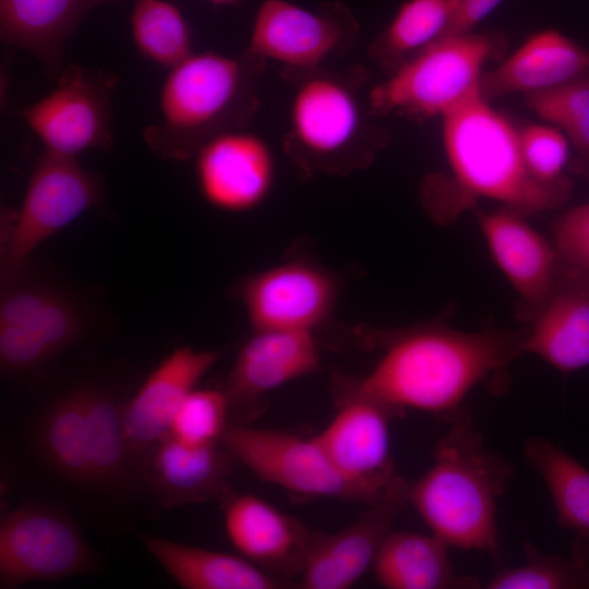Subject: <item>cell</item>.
I'll use <instances>...</instances> for the list:
<instances>
[{
    "instance_id": "5bb4252c",
    "label": "cell",
    "mask_w": 589,
    "mask_h": 589,
    "mask_svg": "<svg viewBox=\"0 0 589 589\" xmlns=\"http://www.w3.org/2000/svg\"><path fill=\"white\" fill-rule=\"evenodd\" d=\"M358 31L348 8L323 3L310 11L286 0H264L248 51L302 70H313Z\"/></svg>"
},
{
    "instance_id": "ffe728a7",
    "label": "cell",
    "mask_w": 589,
    "mask_h": 589,
    "mask_svg": "<svg viewBox=\"0 0 589 589\" xmlns=\"http://www.w3.org/2000/svg\"><path fill=\"white\" fill-rule=\"evenodd\" d=\"M218 359L217 351L181 347L160 362L123 406L130 450L158 444L169 434L177 410Z\"/></svg>"
},
{
    "instance_id": "4fadbf2b",
    "label": "cell",
    "mask_w": 589,
    "mask_h": 589,
    "mask_svg": "<svg viewBox=\"0 0 589 589\" xmlns=\"http://www.w3.org/2000/svg\"><path fill=\"white\" fill-rule=\"evenodd\" d=\"M410 490L406 479L395 476L352 524L335 533L313 532L300 587L350 588L373 565L393 522L410 503Z\"/></svg>"
},
{
    "instance_id": "f546056e",
    "label": "cell",
    "mask_w": 589,
    "mask_h": 589,
    "mask_svg": "<svg viewBox=\"0 0 589 589\" xmlns=\"http://www.w3.org/2000/svg\"><path fill=\"white\" fill-rule=\"evenodd\" d=\"M134 45L146 60L172 69L192 52L190 26L181 11L165 0H134Z\"/></svg>"
},
{
    "instance_id": "4316f807",
    "label": "cell",
    "mask_w": 589,
    "mask_h": 589,
    "mask_svg": "<svg viewBox=\"0 0 589 589\" xmlns=\"http://www.w3.org/2000/svg\"><path fill=\"white\" fill-rule=\"evenodd\" d=\"M552 495L557 522L589 545V470L543 437H531L524 449Z\"/></svg>"
},
{
    "instance_id": "2e32d148",
    "label": "cell",
    "mask_w": 589,
    "mask_h": 589,
    "mask_svg": "<svg viewBox=\"0 0 589 589\" xmlns=\"http://www.w3.org/2000/svg\"><path fill=\"white\" fill-rule=\"evenodd\" d=\"M334 399L337 412L314 438L338 471L375 500L396 476L389 422L400 413L360 396Z\"/></svg>"
},
{
    "instance_id": "1f68e13d",
    "label": "cell",
    "mask_w": 589,
    "mask_h": 589,
    "mask_svg": "<svg viewBox=\"0 0 589 589\" xmlns=\"http://www.w3.org/2000/svg\"><path fill=\"white\" fill-rule=\"evenodd\" d=\"M459 0H407L377 40L380 58L396 60L422 50L447 31Z\"/></svg>"
},
{
    "instance_id": "e575fe53",
    "label": "cell",
    "mask_w": 589,
    "mask_h": 589,
    "mask_svg": "<svg viewBox=\"0 0 589 589\" xmlns=\"http://www.w3.org/2000/svg\"><path fill=\"white\" fill-rule=\"evenodd\" d=\"M525 161L531 175L543 183L565 179L563 169L568 158V143L554 128L530 124L519 131Z\"/></svg>"
},
{
    "instance_id": "30bf717a",
    "label": "cell",
    "mask_w": 589,
    "mask_h": 589,
    "mask_svg": "<svg viewBox=\"0 0 589 589\" xmlns=\"http://www.w3.org/2000/svg\"><path fill=\"white\" fill-rule=\"evenodd\" d=\"M341 287L316 261L292 257L242 278L236 288L255 330L311 332L327 322Z\"/></svg>"
},
{
    "instance_id": "44dd1931",
    "label": "cell",
    "mask_w": 589,
    "mask_h": 589,
    "mask_svg": "<svg viewBox=\"0 0 589 589\" xmlns=\"http://www.w3.org/2000/svg\"><path fill=\"white\" fill-rule=\"evenodd\" d=\"M561 268L551 296L530 322L525 353L572 372L589 365V275Z\"/></svg>"
},
{
    "instance_id": "e0dca14e",
    "label": "cell",
    "mask_w": 589,
    "mask_h": 589,
    "mask_svg": "<svg viewBox=\"0 0 589 589\" xmlns=\"http://www.w3.org/2000/svg\"><path fill=\"white\" fill-rule=\"evenodd\" d=\"M200 192L213 207L244 213L259 207L275 181V160L267 143L238 130L207 141L194 155Z\"/></svg>"
},
{
    "instance_id": "9c48e42d",
    "label": "cell",
    "mask_w": 589,
    "mask_h": 589,
    "mask_svg": "<svg viewBox=\"0 0 589 589\" xmlns=\"http://www.w3.org/2000/svg\"><path fill=\"white\" fill-rule=\"evenodd\" d=\"M117 83L103 70L69 64L50 93L15 115L49 153L75 158L87 149L108 152L113 146L111 95Z\"/></svg>"
},
{
    "instance_id": "277c9868",
    "label": "cell",
    "mask_w": 589,
    "mask_h": 589,
    "mask_svg": "<svg viewBox=\"0 0 589 589\" xmlns=\"http://www.w3.org/2000/svg\"><path fill=\"white\" fill-rule=\"evenodd\" d=\"M443 140L455 178L469 194L524 215L556 208L572 193L568 178L543 183L531 175L519 131L481 94L443 116Z\"/></svg>"
},
{
    "instance_id": "ba28073f",
    "label": "cell",
    "mask_w": 589,
    "mask_h": 589,
    "mask_svg": "<svg viewBox=\"0 0 589 589\" xmlns=\"http://www.w3.org/2000/svg\"><path fill=\"white\" fill-rule=\"evenodd\" d=\"M220 445L255 476L301 498L374 500L346 479L314 436L228 423Z\"/></svg>"
},
{
    "instance_id": "3957f363",
    "label": "cell",
    "mask_w": 589,
    "mask_h": 589,
    "mask_svg": "<svg viewBox=\"0 0 589 589\" xmlns=\"http://www.w3.org/2000/svg\"><path fill=\"white\" fill-rule=\"evenodd\" d=\"M256 56L192 53L173 67L159 98L161 122L144 130L149 149L164 159L187 160L212 137L245 123L252 110Z\"/></svg>"
},
{
    "instance_id": "7402d4cb",
    "label": "cell",
    "mask_w": 589,
    "mask_h": 589,
    "mask_svg": "<svg viewBox=\"0 0 589 589\" xmlns=\"http://www.w3.org/2000/svg\"><path fill=\"white\" fill-rule=\"evenodd\" d=\"M589 71V48L546 29L531 36L493 71L483 73L485 100L514 93H536L564 85Z\"/></svg>"
},
{
    "instance_id": "d6986e66",
    "label": "cell",
    "mask_w": 589,
    "mask_h": 589,
    "mask_svg": "<svg viewBox=\"0 0 589 589\" xmlns=\"http://www.w3.org/2000/svg\"><path fill=\"white\" fill-rule=\"evenodd\" d=\"M223 504L227 534L248 561L289 584L301 576L313 533L306 526L252 494L232 493Z\"/></svg>"
},
{
    "instance_id": "52a82bcc",
    "label": "cell",
    "mask_w": 589,
    "mask_h": 589,
    "mask_svg": "<svg viewBox=\"0 0 589 589\" xmlns=\"http://www.w3.org/2000/svg\"><path fill=\"white\" fill-rule=\"evenodd\" d=\"M84 315L62 289L26 269L1 281L0 364L5 372L38 366L79 340Z\"/></svg>"
},
{
    "instance_id": "7c38bea8",
    "label": "cell",
    "mask_w": 589,
    "mask_h": 589,
    "mask_svg": "<svg viewBox=\"0 0 589 589\" xmlns=\"http://www.w3.org/2000/svg\"><path fill=\"white\" fill-rule=\"evenodd\" d=\"M362 124L358 100L345 83L313 76L300 85L292 99V157L309 173L360 167L354 151Z\"/></svg>"
},
{
    "instance_id": "836d02e7",
    "label": "cell",
    "mask_w": 589,
    "mask_h": 589,
    "mask_svg": "<svg viewBox=\"0 0 589 589\" xmlns=\"http://www.w3.org/2000/svg\"><path fill=\"white\" fill-rule=\"evenodd\" d=\"M227 395L221 389H193L177 410L169 434L194 446L217 444L228 424Z\"/></svg>"
},
{
    "instance_id": "8d00e7d4",
    "label": "cell",
    "mask_w": 589,
    "mask_h": 589,
    "mask_svg": "<svg viewBox=\"0 0 589 589\" xmlns=\"http://www.w3.org/2000/svg\"><path fill=\"white\" fill-rule=\"evenodd\" d=\"M501 2L502 0H459L454 17L443 36L470 33Z\"/></svg>"
},
{
    "instance_id": "f1b7e54d",
    "label": "cell",
    "mask_w": 589,
    "mask_h": 589,
    "mask_svg": "<svg viewBox=\"0 0 589 589\" xmlns=\"http://www.w3.org/2000/svg\"><path fill=\"white\" fill-rule=\"evenodd\" d=\"M85 393L94 484L118 486L125 478L130 450L123 406L108 392L85 388Z\"/></svg>"
},
{
    "instance_id": "8fae6325",
    "label": "cell",
    "mask_w": 589,
    "mask_h": 589,
    "mask_svg": "<svg viewBox=\"0 0 589 589\" xmlns=\"http://www.w3.org/2000/svg\"><path fill=\"white\" fill-rule=\"evenodd\" d=\"M95 563L77 527L55 508L24 505L1 519L2 588L84 574L91 572Z\"/></svg>"
},
{
    "instance_id": "5b68a950",
    "label": "cell",
    "mask_w": 589,
    "mask_h": 589,
    "mask_svg": "<svg viewBox=\"0 0 589 589\" xmlns=\"http://www.w3.org/2000/svg\"><path fill=\"white\" fill-rule=\"evenodd\" d=\"M494 47L488 35L443 36L374 87L371 108L378 113L443 117L480 94L482 67Z\"/></svg>"
},
{
    "instance_id": "7a4b0ae2",
    "label": "cell",
    "mask_w": 589,
    "mask_h": 589,
    "mask_svg": "<svg viewBox=\"0 0 589 589\" xmlns=\"http://www.w3.org/2000/svg\"><path fill=\"white\" fill-rule=\"evenodd\" d=\"M446 418L450 428L436 444L431 469L411 484L410 503L448 546L498 558L496 501L514 466L484 445L461 409Z\"/></svg>"
},
{
    "instance_id": "6da1fadb",
    "label": "cell",
    "mask_w": 589,
    "mask_h": 589,
    "mask_svg": "<svg viewBox=\"0 0 589 589\" xmlns=\"http://www.w3.org/2000/svg\"><path fill=\"white\" fill-rule=\"evenodd\" d=\"M527 333L461 332L443 323L358 330L363 346L382 356L361 377L336 376L334 398L360 396L399 413L414 409L448 417L477 384L525 353Z\"/></svg>"
},
{
    "instance_id": "d4e9b609",
    "label": "cell",
    "mask_w": 589,
    "mask_h": 589,
    "mask_svg": "<svg viewBox=\"0 0 589 589\" xmlns=\"http://www.w3.org/2000/svg\"><path fill=\"white\" fill-rule=\"evenodd\" d=\"M447 548L434 534L390 531L372 565L375 577L388 589L478 588L476 578L455 572Z\"/></svg>"
},
{
    "instance_id": "603a6c76",
    "label": "cell",
    "mask_w": 589,
    "mask_h": 589,
    "mask_svg": "<svg viewBox=\"0 0 589 589\" xmlns=\"http://www.w3.org/2000/svg\"><path fill=\"white\" fill-rule=\"evenodd\" d=\"M235 458L220 443L194 446L170 434L155 449L152 470L154 484L164 506L221 503L232 494L228 477Z\"/></svg>"
},
{
    "instance_id": "cb8c5ba5",
    "label": "cell",
    "mask_w": 589,
    "mask_h": 589,
    "mask_svg": "<svg viewBox=\"0 0 589 589\" xmlns=\"http://www.w3.org/2000/svg\"><path fill=\"white\" fill-rule=\"evenodd\" d=\"M118 0H0L1 40L36 57L50 75L62 69L64 44L94 8Z\"/></svg>"
},
{
    "instance_id": "9a60e30c",
    "label": "cell",
    "mask_w": 589,
    "mask_h": 589,
    "mask_svg": "<svg viewBox=\"0 0 589 589\" xmlns=\"http://www.w3.org/2000/svg\"><path fill=\"white\" fill-rule=\"evenodd\" d=\"M320 364L315 333L253 332L240 348L223 387L230 412L248 421L260 416L268 394L318 371Z\"/></svg>"
},
{
    "instance_id": "74e56055",
    "label": "cell",
    "mask_w": 589,
    "mask_h": 589,
    "mask_svg": "<svg viewBox=\"0 0 589 589\" xmlns=\"http://www.w3.org/2000/svg\"><path fill=\"white\" fill-rule=\"evenodd\" d=\"M213 5H237L240 4L243 0H207Z\"/></svg>"
},
{
    "instance_id": "d590c367",
    "label": "cell",
    "mask_w": 589,
    "mask_h": 589,
    "mask_svg": "<svg viewBox=\"0 0 589 589\" xmlns=\"http://www.w3.org/2000/svg\"><path fill=\"white\" fill-rule=\"evenodd\" d=\"M553 236L561 263L589 275V202L560 217Z\"/></svg>"
},
{
    "instance_id": "8992f818",
    "label": "cell",
    "mask_w": 589,
    "mask_h": 589,
    "mask_svg": "<svg viewBox=\"0 0 589 589\" xmlns=\"http://www.w3.org/2000/svg\"><path fill=\"white\" fill-rule=\"evenodd\" d=\"M104 196L100 178L76 158L45 152L36 160L19 212L5 214L1 281L26 269L31 254Z\"/></svg>"
},
{
    "instance_id": "83f0119b",
    "label": "cell",
    "mask_w": 589,
    "mask_h": 589,
    "mask_svg": "<svg viewBox=\"0 0 589 589\" xmlns=\"http://www.w3.org/2000/svg\"><path fill=\"white\" fill-rule=\"evenodd\" d=\"M40 442L50 464L64 477L94 484L85 388L71 392L52 405L41 423Z\"/></svg>"
},
{
    "instance_id": "d6a6232c",
    "label": "cell",
    "mask_w": 589,
    "mask_h": 589,
    "mask_svg": "<svg viewBox=\"0 0 589 589\" xmlns=\"http://www.w3.org/2000/svg\"><path fill=\"white\" fill-rule=\"evenodd\" d=\"M529 108L562 128L589 172V71L554 88L526 95Z\"/></svg>"
},
{
    "instance_id": "ac0fdd59",
    "label": "cell",
    "mask_w": 589,
    "mask_h": 589,
    "mask_svg": "<svg viewBox=\"0 0 589 589\" xmlns=\"http://www.w3.org/2000/svg\"><path fill=\"white\" fill-rule=\"evenodd\" d=\"M476 213L495 263L518 294L520 317L531 322L551 296L561 272L554 244L510 208Z\"/></svg>"
},
{
    "instance_id": "4dcf8cb0",
    "label": "cell",
    "mask_w": 589,
    "mask_h": 589,
    "mask_svg": "<svg viewBox=\"0 0 589 589\" xmlns=\"http://www.w3.org/2000/svg\"><path fill=\"white\" fill-rule=\"evenodd\" d=\"M570 557L540 553L524 543L526 563L497 573L489 589H579L589 588V545L577 540Z\"/></svg>"
},
{
    "instance_id": "484cf974",
    "label": "cell",
    "mask_w": 589,
    "mask_h": 589,
    "mask_svg": "<svg viewBox=\"0 0 589 589\" xmlns=\"http://www.w3.org/2000/svg\"><path fill=\"white\" fill-rule=\"evenodd\" d=\"M149 553L185 589H279L280 580L247 558L142 534Z\"/></svg>"
}]
</instances>
